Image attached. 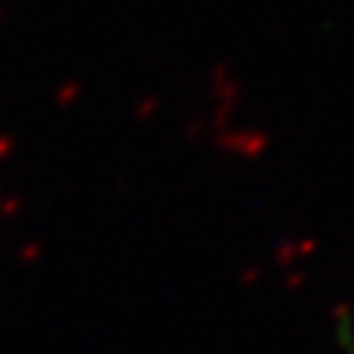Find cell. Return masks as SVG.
I'll return each mask as SVG.
<instances>
[{
	"mask_svg": "<svg viewBox=\"0 0 354 354\" xmlns=\"http://www.w3.org/2000/svg\"><path fill=\"white\" fill-rule=\"evenodd\" d=\"M332 337L337 354H354V313L348 307H337L335 324H332Z\"/></svg>",
	"mask_w": 354,
	"mask_h": 354,
	"instance_id": "6da1fadb",
	"label": "cell"
}]
</instances>
